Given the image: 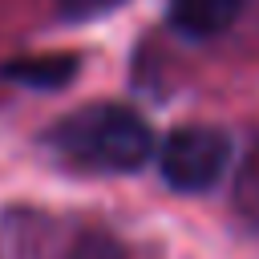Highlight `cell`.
<instances>
[{
	"mask_svg": "<svg viewBox=\"0 0 259 259\" xmlns=\"http://www.w3.org/2000/svg\"><path fill=\"white\" fill-rule=\"evenodd\" d=\"M125 0H57V12L65 20H97V16H109Z\"/></svg>",
	"mask_w": 259,
	"mask_h": 259,
	"instance_id": "6",
	"label": "cell"
},
{
	"mask_svg": "<svg viewBox=\"0 0 259 259\" xmlns=\"http://www.w3.org/2000/svg\"><path fill=\"white\" fill-rule=\"evenodd\" d=\"M65 259H142V255L109 231H85V235H77V243L69 247Z\"/></svg>",
	"mask_w": 259,
	"mask_h": 259,
	"instance_id": "5",
	"label": "cell"
},
{
	"mask_svg": "<svg viewBox=\"0 0 259 259\" xmlns=\"http://www.w3.org/2000/svg\"><path fill=\"white\" fill-rule=\"evenodd\" d=\"M154 154H158V174L166 178V186L182 194H202L219 186V178L231 166V142L214 125H178L166 134V142Z\"/></svg>",
	"mask_w": 259,
	"mask_h": 259,
	"instance_id": "2",
	"label": "cell"
},
{
	"mask_svg": "<svg viewBox=\"0 0 259 259\" xmlns=\"http://www.w3.org/2000/svg\"><path fill=\"white\" fill-rule=\"evenodd\" d=\"M243 0H166V12H170V24L190 36V40H206V36H219L235 24Z\"/></svg>",
	"mask_w": 259,
	"mask_h": 259,
	"instance_id": "3",
	"label": "cell"
},
{
	"mask_svg": "<svg viewBox=\"0 0 259 259\" xmlns=\"http://www.w3.org/2000/svg\"><path fill=\"white\" fill-rule=\"evenodd\" d=\"M49 146L97 174H134L154 158V134L130 105H85L53 121Z\"/></svg>",
	"mask_w": 259,
	"mask_h": 259,
	"instance_id": "1",
	"label": "cell"
},
{
	"mask_svg": "<svg viewBox=\"0 0 259 259\" xmlns=\"http://www.w3.org/2000/svg\"><path fill=\"white\" fill-rule=\"evenodd\" d=\"M77 73V57L65 53H45V57H20L4 65V77L16 85H36V89H57L65 81H73Z\"/></svg>",
	"mask_w": 259,
	"mask_h": 259,
	"instance_id": "4",
	"label": "cell"
}]
</instances>
